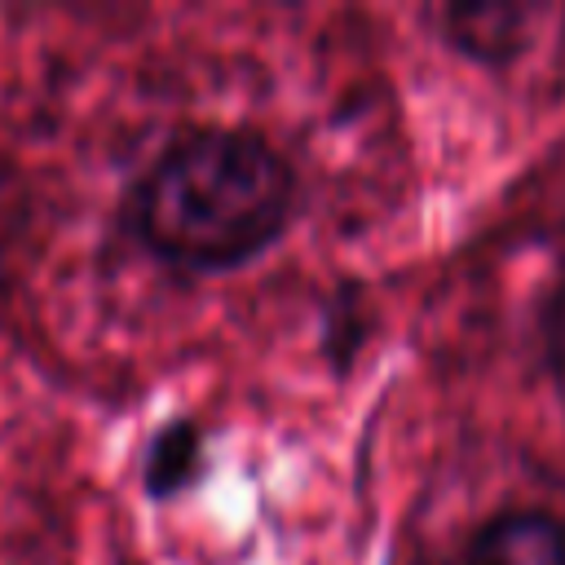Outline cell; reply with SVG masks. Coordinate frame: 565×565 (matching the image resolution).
I'll return each instance as SVG.
<instances>
[{
    "label": "cell",
    "mask_w": 565,
    "mask_h": 565,
    "mask_svg": "<svg viewBox=\"0 0 565 565\" xmlns=\"http://www.w3.org/2000/svg\"><path fill=\"white\" fill-rule=\"evenodd\" d=\"M539 344H543V362L552 380L565 384V260L539 300Z\"/></svg>",
    "instance_id": "5"
},
{
    "label": "cell",
    "mask_w": 565,
    "mask_h": 565,
    "mask_svg": "<svg viewBox=\"0 0 565 565\" xmlns=\"http://www.w3.org/2000/svg\"><path fill=\"white\" fill-rule=\"evenodd\" d=\"M539 9L530 4H450L441 9V40L450 53L477 66H512L534 44Z\"/></svg>",
    "instance_id": "4"
},
{
    "label": "cell",
    "mask_w": 565,
    "mask_h": 565,
    "mask_svg": "<svg viewBox=\"0 0 565 565\" xmlns=\"http://www.w3.org/2000/svg\"><path fill=\"white\" fill-rule=\"evenodd\" d=\"M459 565H565V516L547 508L490 512L468 534Z\"/></svg>",
    "instance_id": "3"
},
{
    "label": "cell",
    "mask_w": 565,
    "mask_h": 565,
    "mask_svg": "<svg viewBox=\"0 0 565 565\" xmlns=\"http://www.w3.org/2000/svg\"><path fill=\"white\" fill-rule=\"evenodd\" d=\"M300 212L291 159L247 124H190L128 181L119 230L168 274L216 278L260 260Z\"/></svg>",
    "instance_id": "1"
},
{
    "label": "cell",
    "mask_w": 565,
    "mask_h": 565,
    "mask_svg": "<svg viewBox=\"0 0 565 565\" xmlns=\"http://www.w3.org/2000/svg\"><path fill=\"white\" fill-rule=\"evenodd\" d=\"M212 472L207 450V424L199 415H168L150 428L141 459H137V486L150 503H177L190 499Z\"/></svg>",
    "instance_id": "2"
}]
</instances>
